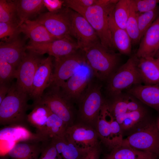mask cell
<instances>
[{
  "mask_svg": "<svg viewBox=\"0 0 159 159\" xmlns=\"http://www.w3.org/2000/svg\"><path fill=\"white\" fill-rule=\"evenodd\" d=\"M39 159H62L50 140L42 143V149Z\"/></svg>",
  "mask_w": 159,
  "mask_h": 159,
  "instance_id": "39",
  "label": "cell"
},
{
  "mask_svg": "<svg viewBox=\"0 0 159 159\" xmlns=\"http://www.w3.org/2000/svg\"><path fill=\"white\" fill-rule=\"evenodd\" d=\"M127 109L129 112L143 110L141 106L136 101L128 99L127 104Z\"/></svg>",
  "mask_w": 159,
  "mask_h": 159,
  "instance_id": "42",
  "label": "cell"
},
{
  "mask_svg": "<svg viewBox=\"0 0 159 159\" xmlns=\"http://www.w3.org/2000/svg\"><path fill=\"white\" fill-rule=\"evenodd\" d=\"M154 57L159 59V48L156 53Z\"/></svg>",
  "mask_w": 159,
  "mask_h": 159,
  "instance_id": "45",
  "label": "cell"
},
{
  "mask_svg": "<svg viewBox=\"0 0 159 159\" xmlns=\"http://www.w3.org/2000/svg\"><path fill=\"white\" fill-rule=\"evenodd\" d=\"M135 9L138 13H142L155 9L159 0H132Z\"/></svg>",
  "mask_w": 159,
  "mask_h": 159,
  "instance_id": "40",
  "label": "cell"
},
{
  "mask_svg": "<svg viewBox=\"0 0 159 159\" xmlns=\"http://www.w3.org/2000/svg\"><path fill=\"white\" fill-rule=\"evenodd\" d=\"M121 145L151 153L159 158V129L153 122H148L123 139Z\"/></svg>",
  "mask_w": 159,
  "mask_h": 159,
  "instance_id": "4",
  "label": "cell"
},
{
  "mask_svg": "<svg viewBox=\"0 0 159 159\" xmlns=\"http://www.w3.org/2000/svg\"><path fill=\"white\" fill-rule=\"evenodd\" d=\"M120 95L113 96L112 100L110 103H107L109 112L121 125L125 115L129 112L127 106L128 98H122Z\"/></svg>",
  "mask_w": 159,
  "mask_h": 159,
  "instance_id": "31",
  "label": "cell"
},
{
  "mask_svg": "<svg viewBox=\"0 0 159 159\" xmlns=\"http://www.w3.org/2000/svg\"><path fill=\"white\" fill-rule=\"evenodd\" d=\"M12 84L11 83L0 84V104L8 93Z\"/></svg>",
  "mask_w": 159,
  "mask_h": 159,
  "instance_id": "41",
  "label": "cell"
},
{
  "mask_svg": "<svg viewBox=\"0 0 159 159\" xmlns=\"http://www.w3.org/2000/svg\"><path fill=\"white\" fill-rule=\"evenodd\" d=\"M21 33L18 23L0 22V39L1 42H9L18 38Z\"/></svg>",
  "mask_w": 159,
  "mask_h": 159,
  "instance_id": "35",
  "label": "cell"
},
{
  "mask_svg": "<svg viewBox=\"0 0 159 159\" xmlns=\"http://www.w3.org/2000/svg\"><path fill=\"white\" fill-rule=\"evenodd\" d=\"M159 48V16L147 30L136 54L138 58L154 57Z\"/></svg>",
  "mask_w": 159,
  "mask_h": 159,
  "instance_id": "16",
  "label": "cell"
},
{
  "mask_svg": "<svg viewBox=\"0 0 159 159\" xmlns=\"http://www.w3.org/2000/svg\"><path fill=\"white\" fill-rule=\"evenodd\" d=\"M38 55L31 51L26 53L16 70L15 86L19 90L29 97L34 74L41 60Z\"/></svg>",
  "mask_w": 159,
  "mask_h": 159,
  "instance_id": "12",
  "label": "cell"
},
{
  "mask_svg": "<svg viewBox=\"0 0 159 159\" xmlns=\"http://www.w3.org/2000/svg\"><path fill=\"white\" fill-rule=\"evenodd\" d=\"M137 14L135 9L133 0H129V16L125 30L133 45L140 43L141 39L138 27Z\"/></svg>",
  "mask_w": 159,
  "mask_h": 159,
  "instance_id": "30",
  "label": "cell"
},
{
  "mask_svg": "<svg viewBox=\"0 0 159 159\" xmlns=\"http://www.w3.org/2000/svg\"><path fill=\"white\" fill-rule=\"evenodd\" d=\"M52 56L41 59L36 69L29 97L33 100L34 104L40 101L45 90L51 85L53 74Z\"/></svg>",
  "mask_w": 159,
  "mask_h": 159,
  "instance_id": "15",
  "label": "cell"
},
{
  "mask_svg": "<svg viewBox=\"0 0 159 159\" xmlns=\"http://www.w3.org/2000/svg\"><path fill=\"white\" fill-rule=\"evenodd\" d=\"M94 76L103 80L115 71L119 61V54L103 46L100 41L81 50Z\"/></svg>",
  "mask_w": 159,
  "mask_h": 159,
  "instance_id": "2",
  "label": "cell"
},
{
  "mask_svg": "<svg viewBox=\"0 0 159 159\" xmlns=\"http://www.w3.org/2000/svg\"><path fill=\"white\" fill-rule=\"evenodd\" d=\"M94 76L87 63L83 64L60 87L65 96L70 101L78 100Z\"/></svg>",
  "mask_w": 159,
  "mask_h": 159,
  "instance_id": "11",
  "label": "cell"
},
{
  "mask_svg": "<svg viewBox=\"0 0 159 159\" xmlns=\"http://www.w3.org/2000/svg\"><path fill=\"white\" fill-rule=\"evenodd\" d=\"M138 60L135 55L131 57L109 77L107 90L112 96L119 95L123 90L142 82L137 67Z\"/></svg>",
  "mask_w": 159,
  "mask_h": 159,
  "instance_id": "5",
  "label": "cell"
},
{
  "mask_svg": "<svg viewBox=\"0 0 159 159\" xmlns=\"http://www.w3.org/2000/svg\"><path fill=\"white\" fill-rule=\"evenodd\" d=\"M129 0H119L116 3L113 13L114 21L119 27L125 30L129 16Z\"/></svg>",
  "mask_w": 159,
  "mask_h": 159,
  "instance_id": "32",
  "label": "cell"
},
{
  "mask_svg": "<svg viewBox=\"0 0 159 159\" xmlns=\"http://www.w3.org/2000/svg\"><path fill=\"white\" fill-rule=\"evenodd\" d=\"M86 63L82 52H77L55 59L50 85L60 87L80 68Z\"/></svg>",
  "mask_w": 159,
  "mask_h": 159,
  "instance_id": "8",
  "label": "cell"
},
{
  "mask_svg": "<svg viewBox=\"0 0 159 159\" xmlns=\"http://www.w3.org/2000/svg\"><path fill=\"white\" fill-rule=\"evenodd\" d=\"M42 142H20L14 145L7 155L12 159H39Z\"/></svg>",
  "mask_w": 159,
  "mask_h": 159,
  "instance_id": "23",
  "label": "cell"
},
{
  "mask_svg": "<svg viewBox=\"0 0 159 159\" xmlns=\"http://www.w3.org/2000/svg\"><path fill=\"white\" fill-rule=\"evenodd\" d=\"M19 26L32 16L38 13L44 5V0H16Z\"/></svg>",
  "mask_w": 159,
  "mask_h": 159,
  "instance_id": "27",
  "label": "cell"
},
{
  "mask_svg": "<svg viewBox=\"0 0 159 159\" xmlns=\"http://www.w3.org/2000/svg\"><path fill=\"white\" fill-rule=\"evenodd\" d=\"M144 110L128 112L121 127L123 130H129L140 122L145 115Z\"/></svg>",
  "mask_w": 159,
  "mask_h": 159,
  "instance_id": "38",
  "label": "cell"
},
{
  "mask_svg": "<svg viewBox=\"0 0 159 159\" xmlns=\"http://www.w3.org/2000/svg\"><path fill=\"white\" fill-rule=\"evenodd\" d=\"M62 159H84L89 151L79 148L65 137H55L50 139Z\"/></svg>",
  "mask_w": 159,
  "mask_h": 159,
  "instance_id": "25",
  "label": "cell"
},
{
  "mask_svg": "<svg viewBox=\"0 0 159 159\" xmlns=\"http://www.w3.org/2000/svg\"><path fill=\"white\" fill-rule=\"evenodd\" d=\"M137 67L142 81L145 85L159 83V59L153 57L138 58Z\"/></svg>",
  "mask_w": 159,
  "mask_h": 159,
  "instance_id": "21",
  "label": "cell"
},
{
  "mask_svg": "<svg viewBox=\"0 0 159 159\" xmlns=\"http://www.w3.org/2000/svg\"><path fill=\"white\" fill-rule=\"evenodd\" d=\"M48 88L49 90L44 93L40 101L37 103L46 105L68 126L73 125V113L70 101L62 93L60 87L51 85Z\"/></svg>",
  "mask_w": 159,
  "mask_h": 159,
  "instance_id": "7",
  "label": "cell"
},
{
  "mask_svg": "<svg viewBox=\"0 0 159 159\" xmlns=\"http://www.w3.org/2000/svg\"><path fill=\"white\" fill-rule=\"evenodd\" d=\"M65 137L75 146L84 150L89 151L99 145L96 130L86 125L79 124L68 126Z\"/></svg>",
  "mask_w": 159,
  "mask_h": 159,
  "instance_id": "14",
  "label": "cell"
},
{
  "mask_svg": "<svg viewBox=\"0 0 159 159\" xmlns=\"http://www.w3.org/2000/svg\"><path fill=\"white\" fill-rule=\"evenodd\" d=\"M26 49L38 54L47 53L57 59L72 54L80 49L77 42L71 37L58 39L48 42H30Z\"/></svg>",
  "mask_w": 159,
  "mask_h": 159,
  "instance_id": "10",
  "label": "cell"
},
{
  "mask_svg": "<svg viewBox=\"0 0 159 159\" xmlns=\"http://www.w3.org/2000/svg\"><path fill=\"white\" fill-rule=\"evenodd\" d=\"M70 9L50 11L41 14L36 20L58 39L71 37Z\"/></svg>",
  "mask_w": 159,
  "mask_h": 159,
  "instance_id": "9",
  "label": "cell"
},
{
  "mask_svg": "<svg viewBox=\"0 0 159 159\" xmlns=\"http://www.w3.org/2000/svg\"><path fill=\"white\" fill-rule=\"evenodd\" d=\"M26 46L18 38L9 42H1L0 57L5 60L16 69L26 54Z\"/></svg>",
  "mask_w": 159,
  "mask_h": 159,
  "instance_id": "18",
  "label": "cell"
},
{
  "mask_svg": "<svg viewBox=\"0 0 159 159\" xmlns=\"http://www.w3.org/2000/svg\"><path fill=\"white\" fill-rule=\"evenodd\" d=\"M21 33L29 38L30 42L40 43L58 39L51 34L45 27L36 20L25 21L19 26Z\"/></svg>",
  "mask_w": 159,
  "mask_h": 159,
  "instance_id": "20",
  "label": "cell"
},
{
  "mask_svg": "<svg viewBox=\"0 0 159 159\" xmlns=\"http://www.w3.org/2000/svg\"><path fill=\"white\" fill-rule=\"evenodd\" d=\"M158 157L154 156L148 159H158Z\"/></svg>",
  "mask_w": 159,
  "mask_h": 159,
  "instance_id": "46",
  "label": "cell"
},
{
  "mask_svg": "<svg viewBox=\"0 0 159 159\" xmlns=\"http://www.w3.org/2000/svg\"><path fill=\"white\" fill-rule=\"evenodd\" d=\"M69 15L71 36L77 40L80 50L100 41L95 31L84 16L70 10Z\"/></svg>",
  "mask_w": 159,
  "mask_h": 159,
  "instance_id": "13",
  "label": "cell"
},
{
  "mask_svg": "<svg viewBox=\"0 0 159 159\" xmlns=\"http://www.w3.org/2000/svg\"><path fill=\"white\" fill-rule=\"evenodd\" d=\"M1 141L40 142L47 140L37 133H33L24 126L10 125L0 131Z\"/></svg>",
  "mask_w": 159,
  "mask_h": 159,
  "instance_id": "17",
  "label": "cell"
},
{
  "mask_svg": "<svg viewBox=\"0 0 159 159\" xmlns=\"http://www.w3.org/2000/svg\"><path fill=\"white\" fill-rule=\"evenodd\" d=\"M44 1L46 3L49 4V7L51 9V11H55L60 9L62 4L63 2V1H62L59 0H44Z\"/></svg>",
  "mask_w": 159,
  "mask_h": 159,
  "instance_id": "44",
  "label": "cell"
},
{
  "mask_svg": "<svg viewBox=\"0 0 159 159\" xmlns=\"http://www.w3.org/2000/svg\"><path fill=\"white\" fill-rule=\"evenodd\" d=\"M68 127L63 120L51 111L41 135L47 140L55 137H63Z\"/></svg>",
  "mask_w": 159,
  "mask_h": 159,
  "instance_id": "29",
  "label": "cell"
},
{
  "mask_svg": "<svg viewBox=\"0 0 159 159\" xmlns=\"http://www.w3.org/2000/svg\"><path fill=\"white\" fill-rule=\"evenodd\" d=\"M137 20L141 39L144 34L159 16V6L146 12L138 13Z\"/></svg>",
  "mask_w": 159,
  "mask_h": 159,
  "instance_id": "34",
  "label": "cell"
},
{
  "mask_svg": "<svg viewBox=\"0 0 159 159\" xmlns=\"http://www.w3.org/2000/svg\"><path fill=\"white\" fill-rule=\"evenodd\" d=\"M117 0H100L86 11L83 16L95 31L101 44L112 50L113 46L109 27V18Z\"/></svg>",
  "mask_w": 159,
  "mask_h": 159,
  "instance_id": "3",
  "label": "cell"
},
{
  "mask_svg": "<svg viewBox=\"0 0 159 159\" xmlns=\"http://www.w3.org/2000/svg\"><path fill=\"white\" fill-rule=\"evenodd\" d=\"M96 130L103 143L111 150L115 146L112 135L111 126L108 115V107L105 102L97 117Z\"/></svg>",
  "mask_w": 159,
  "mask_h": 159,
  "instance_id": "24",
  "label": "cell"
},
{
  "mask_svg": "<svg viewBox=\"0 0 159 159\" xmlns=\"http://www.w3.org/2000/svg\"><path fill=\"white\" fill-rule=\"evenodd\" d=\"M101 86L91 81L78 100L79 116L87 123H96L105 101L101 92Z\"/></svg>",
  "mask_w": 159,
  "mask_h": 159,
  "instance_id": "6",
  "label": "cell"
},
{
  "mask_svg": "<svg viewBox=\"0 0 159 159\" xmlns=\"http://www.w3.org/2000/svg\"><path fill=\"white\" fill-rule=\"evenodd\" d=\"M29 96L19 90L15 84L0 104V124L25 126L27 122L26 112L29 107Z\"/></svg>",
  "mask_w": 159,
  "mask_h": 159,
  "instance_id": "1",
  "label": "cell"
},
{
  "mask_svg": "<svg viewBox=\"0 0 159 159\" xmlns=\"http://www.w3.org/2000/svg\"><path fill=\"white\" fill-rule=\"evenodd\" d=\"M50 112L46 105L38 103L33 104L32 111L27 115V122L36 128V133L41 136Z\"/></svg>",
  "mask_w": 159,
  "mask_h": 159,
  "instance_id": "26",
  "label": "cell"
},
{
  "mask_svg": "<svg viewBox=\"0 0 159 159\" xmlns=\"http://www.w3.org/2000/svg\"><path fill=\"white\" fill-rule=\"evenodd\" d=\"M16 70L5 60L0 57V84L11 83L15 78Z\"/></svg>",
  "mask_w": 159,
  "mask_h": 159,
  "instance_id": "37",
  "label": "cell"
},
{
  "mask_svg": "<svg viewBox=\"0 0 159 159\" xmlns=\"http://www.w3.org/2000/svg\"><path fill=\"white\" fill-rule=\"evenodd\" d=\"M154 156H156L150 153L121 145L111 150L105 159H148Z\"/></svg>",
  "mask_w": 159,
  "mask_h": 159,
  "instance_id": "28",
  "label": "cell"
},
{
  "mask_svg": "<svg viewBox=\"0 0 159 159\" xmlns=\"http://www.w3.org/2000/svg\"><path fill=\"white\" fill-rule=\"evenodd\" d=\"M113 11L110 16L109 27L113 46L120 54H129L132 49L131 39L126 30L119 27L115 24L113 17Z\"/></svg>",
  "mask_w": 159,
  "mask_h": 159,
  "instance_id": "22",
  "label": "cell"
},
{
  "mask_svg": "<svg viewBox=\"0 0 159 159\" xmlns=\"http://www.w3.org/2000/svg\"><path fill=\"white\" fill-rule=\"evenodd\" d=\"M128 92L141 102L159 112V83L133 86Z\"/></svg>",
  "mask_w": 159,
  "mask_h": 159,
  "instance_id": "19",
  "label": "cell"
},
{
  "mask_svg": "<svg viewBox=\"0 0 159 159\" xmlns=\"http://www.w3.org/2000/svg\"><path fill=\"white\" fill-rule=\"evenodd\" d=\"M100 152V149L98 145L90 150L84 159H99Z\"/></svg>",
  "mask_w": 159,
  "mask_h": 159,
  "instance_id": "43",
  "label": "cell"
},
{
  "mask_svg": "<svg viewBox=\"0 0 159 159\" xmlns=\"http://www.w3.org/2000/svg\"><path fill=\"white\" fill-rule=\"evenodd\" d=\"M100 0H66L63 3L68 8L83 16L89 7L97 4Z\"/></svg>",
  "mask_w": 159,
  "mask_h": 159,
  "instance_id": "36",
  "label": "cell"
},
{
  "mask_svg": "<svg viewBox=\"0 0 159 159\" xmlns=\"http://www.w3.org/2000/svg\"><path fill=\"white\" fill-rule=\"evenodd\" d=\"M0 159H8L6 157H4V156H2L0 158Z\"/></svg>",
  "mask_w": 159,
  "mask_h": 159,
  "instance_id": "47",
  "label": "cell"
},
{
  "mask_svg": "<svg viewBox=\"0 0 159 159\" xmlns=\"http://www.w3.org/2000/svg\"><path fill=\"white\" fill-rule=\"evenodd\" d=\"M17 18L15 1L0 0V22L19 24Z\"/></svg>",
  "mask_w": 159,
  "mask_h": 159,
  "instance_id": "33",
  "label": "cell"
}]
</instances>
